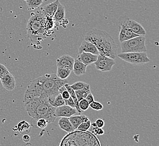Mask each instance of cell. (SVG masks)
I'll list each match as a JSON object with an SVG mask.
<instances>
[{
	"label": "cell",
	"instance_id": "277c9868",
	"mask_svg": "<svg viewBox=\"0 0 159 146\" xmlns=\"http://www.w3.org/2000/svg\"><path fill=\"white\" fill-rule=\"evenodd\" d=\"M46 16L41 9L31 13L27 25L28 38L32 42L39 44L46 38Z\"/></svg>",
	"mask_w": 159,
	"mask_h": 146
},
{
	"label": "cell",
	"instance_id": "9c48e42d",
	"mask_svg": "<svg viewBox=\"0 0 159 146\" xmlns=\"http://www.w3.org/2000/svg\"><path fill=\"white\" fill-rule=\"evenodd\" d=\"M0 80L3 88L9 91H12L16 88V79L10 72L1 76Z\"/></svg>",
	"mask_w": 159,
	"mask_h": 146
},
{
	"label": "cell",
	"instance_id": "74e56055",
	"mask_svg": "<svg viewBox=\"0 0 159 146\" xmlns=\"http://www.w3.org/2000/svg\"><path fill=\"white\" fill-rule=\"evenodd\" d=\"M92 126L93 127V128H94V127H97V125H96L95 122H94L92 123Z\"/></svg>",
	"mask_w": 159,
	"mask_h": 146
},
{
	"label": "cell",
	"instance_id": "52a82bcc",
	"mask_svg": "<svg viewBox=\"0 0 159 146\" xmlns=\"http://www.w3.org/2000/svg\"><path fill=\"white\" fill-rule=\"evenodd\" d=\"M115 63V61L113 58L98 55L97 60L94 64L96 69L102 72H108L112 70Z\"/></svg>",
	"mask_w": 159,
	"mask_h": 146
},
{
	"label": "cell",
	"instance_id": "f546056e",
	"mask_svg": "<svg viewBox=\"0 0 159 146\" xmlns=\"http://www.w3.org/2000/svg\"><path fill=\"white\" fill-rule=\"evenodd\" d=\"M79 106L82 111H86L89 109V104L85 99H83L79 102Z\"/></svg>",
	"mask_w": 159,
	"mask_h": 146
},
{
	"label": "cell",
	"instance_id": "e575fe53",
	"mask_svg": "<svg viewBox=\"0 0 159 146\" xmlns=\"http://www.w3.org/2000/svg\"><path fill=\"white\" fill-rule=\"evenodd\" d=\"M85 100L88 101L89 105L93 102V101H94V98L93 95L92 94V92L89 93V94H88V96L86 97Z\"/></svg>",
	"mask_w": 159,
	"mask_h": 146
},
{
	"label": "cell",
	"instance_id": "5bb4252c",
	"mask_svg": "<svg viewBox=\"0 0 159 146\" xmlns=\"http://www.w3.org/2000/svg\"><path fill=\"white\" fill-rule=\"evenodd\" d=\"M119 27L120 29L119 33V41L120 43L132 39L135 36H139V35L133 33L128 28L120 24Z\"/></svg>",
	"mask_w": 159,
	"mask_h": 146
},
{
	"label": "cell",
	"instance_id": "d4e9b609",
	"mask_svg": "<svg viewBox=\"0 0 159 146\" xmlns=\"http://www.w3.org/2000/svg\"><path fill=\"white\" fill-rule=\"evenodd\" d=\"M44 0H27L26 1L29 9L34 10L39 7L43 2Z\"/></svg>",
	"mask_w": 159,
	"mask_h": 146
},
{
	"label": "cell",
	"instance_id": "ffe728a7",
	"mask_svg": "<svg viewBox=\"0 0 159 146\" xmlns=\"http://www.w3.org/2000/svg\"><path fill=\"white\" fill-rule=\"evenodd\" d=\"M64 86L65 87V88H66V89L67 90V91L68 92L69 94L70 95V97L72 98V100L74 101V104H75V109H76L77 112H78L79 114H81V113L83 112V111L80 109L79 106V101H78L77 99L76 94H75V91L71 88L70 85L69 84L65 83L64 84Z\"/></svg>",
	"mask_w": 159,
	"mask_h": 146
},
{
	"label": "cell",
	"instance_id": "8fae6325",
	"mask_svg": "<svg viewBox=\"0 0 159 146\" xmlns=\"http://www.w3.org/2000/svg\"><path fill=\"white\" fill-rule=\"evenodd\" d=\"M75 58L69 55H64L58 58L56 60L57 67L67 68L72 71Z\"/></svg>",
	"mask_w": 159,
	"mask_h": 146
},
{
	"label": "cell",
	"instance_id": "d6986e66",
	"mask_svg": "<svg viewBox=\"0 0 159 146\" xmlns=\"http://www.w3.org/2000/svg\"><path fill=\"white\" fill-rule=\"evenodd\" d=\"M65 18V9L64 6L59 3L58 6L57 10L55 12V14L53 16L52 19L56 23H61L64 20Z\"/></svg>",
	"mask_w": 159,
	"mask_h": 146
},
{
	"label": "cell",
	"instance_id": "f35d334b",
	"mask_svg": "<svg viewBox=\"0 0 159 146\" xmlns=\"http://www.w3.org/2000/svg\"><path fill=\"white\" fill-rule=\"evenodd\" d=\"M24 1H27V0H24Z\"/></svg>",
	"mask_w": 159,
	"mask_h": 146
},
{
	"label": "cell",
	"instance_id": "44dd1931",
	"mask_svg": "<svg viewBox=\"0 0 159 146\" xmlns=\"http://www.w3.org/2000/svg\"><path fill=\"white\" fill-rule=\"evenodd\" d=\"M31 124L25 120L20 121L19 122L18 125L16 126L17 128V131L22 134L29 133L31 131Z\"/></svg>",
	"mask_w": 159,
	"mask_h": 146
},
{
	"label": "cell",
	"instance_id": "ac0fdd59",
	"mask_svg": "<svg viewBox=\"0 0 159 146\" xmlns=\"http://www.w3.org/2000/svg\"><path fill=\"white\" fill-rule=\"evenodd\" d=\"M68 118L75 129H77L78 127L83 122H86L89 120L87 116L84 115L77 116L72 115Z\"/></svg>",
	"mask_w": 159,
	"mask_h": 146
},
{
	"label": "cell",
	"instance_id": "ba28073f",
	"mask_svg": "<svg viewBox=\"0 0 159 146\" xmlns=\"http://www.w3.org/2000/svg\"><path fill=\"white\" fill-rule=\"evenodd\" d=\"M120 24L128 28L133 33L139 36H145L146 34V32L141 24L129 18L126 19L124 21L120 23Z\"/></svg>",
	"mask_w": 159,
	"mask_h": 146
},
{
	"label": "cell",
	"instance_id": "9a60e30c",
	"mask_svg": "<svg viewBox=\"0 0 159 146\" xmlns=\"http://www.w3.org/2000/svg\"><path fill=\"white\" fill-rule=\"evenodd\" d=\"M82 52H89L94 55H99L98 49L94 46V45L85 40L83 41V42L81 43V45L79 48L78 54H80Z\"/></svg>",
	"mask_w": 159,
	"mask_h": 146
},
{
	"label": "cell",
	"instance_id": "30bf717a",
	"mask_svg": "<svg viewBox=\"0 0 159 146\" xmlns=\"http://www.w3.org/2000/svg\"><path fill=\"white\" fill-rule=\"evenodd\" d=\"M76 113L77 110L75 108H72L66 105L61 106L55 107V115L57 118H70V116L74 115Z\"/></svg>",
	"mask_w": 159,
	"mask_h": 146
},
{
	"label": "cell",
	"instance_id": "1f68e13d",
	"mask_svg": "<svg viewBox=\"0 0 159 146\" xmlns=\"http://www.w3.org/2000/svg\"><path fill=\"white\" fill-rule=\"evenodd\" d=\"M9 72V70H7V69L5 65L0 64V77L3 76V75L6 74Z\"/></svg>",
	"mask_w": 159,
	"mask_h": 146
},
{
	"label": "cell",
	"instance_id": "3957f363",
	"mask_svg": "<svg viewBox=\"0 0 159 146\" xmlns=\"http://www.w3.org/2000/svg\"><path fill=\"white\" fill-rule=\"evenodd\" d=\"M25 102L28 115L36 121L40 119H45L50 124L57 118L55 107L52 106L45 99L34 98Z\"/></svg>",
	"mask_w": 159,
	"mask_h": 146
},
{
	"label": "cell",
	"instance_id": "836d02e7",
	"mask_svg": "<svg viewBox=\"0 0 159 146\" xmlns=\"http://www.w3.org/2000/svg\"><path fill=\"white\" fill-rule=\"evenodd\" d=\"M93 133L96 135H102L104 134V131L101 128L94 127V128H93Z\"/></svg>",
	"mask_w": 159,
	"mask_h": 146
},
{
	"label": "cell",
	"instance_id": "f1b7e54d",
	"mask_svg": "<svg viewBox=\"0 0 159 146\" xmlns=\"http://www.w3.org/2000/svg\"><path fill=\"white\" fill-rule=\"evenodd\" d=\"M89 107H90L92 109L96 111H100L103 109V106L102 104L97 101H93L91 104H90Z\"/></svg>",
	"mask_w": 159,
	"mask_h": 146
},
{
	"label": "cell",
	"instance_id": "5b68a950",
	"mask_svg": "<svg viewBox=\"0 0 159 146\" xmlns=\"http://www.w3.org/2000/svg\"><path fill=\"white\" fill-rule=\"evenodd\" d=\"M146 37L139 36L121 43L122 53L147 52L146 47Z\"/></svg>",
	"mask_w": 159,
	"mask_h": 146
},
{
	"label": "cell",
	"instance_id": "4fadbf2b",
	"mask_svg": "<svg viewBox=\"0 0 159 146\" xmlns=\"http://www.w3.org/2000/svg\"><path fill=\"white\" fill-rule=\"evenodd\" d=\"M60 3L59 0H55V1L46 5L43 7L40 8L42 12L46 17L52 18L58 8V6Z\"/></svg>",
	"mask_w": 159,
	"mask_h": 146
},
{
	"label": "cell",
	"instance_id": "4dcf8cb0",
	"mask_svg": "<svg viewBox=\"0 0 159 146\" xmlns=\"http://www.w3.org/2000/svg\"><path fill=\"white\" fill-rule=\"evenodd\" d=\"M48 124H49V122L46 119H40L36 121V125L37 127L41 129L46 128Z\"/></svg>",
	"mask_w": 159,
	"mask_h": 146
},
{
	"label": "cell",
	"instance_id": "d590c367",
	"mask_svg": "<svg viewBox=\"0 0 159 146\" xmlns=\"http://www.w3.org/2000/svg\"><path fill=\"white\" fill-rule=\"evenodd\" d=\"M95 124L97 125V127L98 128H102L104 125V122L103 120L101 119H98L95 122Z\"/></svg>",
	"mask_w": 159,
	"mask_h": 146
},
{
	"label": "cell",
	"instance_id": "2e32d148",
	"mask_svg": "<svg viewBox=\"0 0 159 146\" xmlns=\"http://www.w3.org/2000/svg\"><path fill=\"white\" fill-rule=\"evenodd\" d=\"M86 67H87L86 65L83 64V62H81L77 58H75V62H74L72 70L74 71L75 74L76 76H80L85 74L86 73Z\"/></svg>",
	"mask_w": 159,
	"mask_h": 146
},
{
	"label": "cell",
	"instance_id": "e0dca14e",
	"mask_svg": "<svg viewBox=\"0 0 159 146\" xmlns=\"http://www.w3.org/2000/svg\"><path fill=\"white\" fill-rule=\"evenodd\" d=\"M58 125L60 128L63 131H64L67 133H70L74 131L75 129L71 124L68 118L62 117L59 120Z\"/></svg>",
	"mask_w": 159,
	"mask_h": 146
},
{
	"label": "cell",
	"instance_id": "8992f818",
	"mask_svg": "<svg viewBox=\"0 0 159 146\" xmlns=\"http://www.w3.org/2000/svg\"><path fill=\"white\" fill-rule=\"evenodd\" d=\"M118 57L130 64L142 65L149 62L150 59L147 56V52H128L120 53Z\"/></svg>",
	"mask_w": 159,
	"mask_h": 146
},
{
	"label": "cell",
	"instance_id": "7402d4cb",
	"mask_svg": "<svg viewBox=\"0 0 159 146\" xmlns=\"http://www.w3.org/2000/svg\"><path fill=\"white\" fill-rule=\"evenodd\" d=\"M90 92H91L90 87L89 84L87 87H85L84 88L77 90V91H75V93L76 94L77 99L79 102L83 99H85L86 97Z\"/></svg>",
	"mask_w": 159,
	"mask_h": 146
},
{
	"label": "cell",
	"instance_id": "83f0119b",
	"mask_svg": "<svg viewBox=\"0 0 159 146\" xmlns=\"http://www.w3.org/2000/svg\"><path fill=\"white\" fill-rule=\"evenodd\" d=\"M91 127V122L90 120L82 122L80 125L77 128L78 131H86L89 130V128Z\"/></svg>",
	"mask_w": 159,
	"mask_h": 146
},
{
	"label": "cell",
	"instance_id": "6da1fadb",
	"mask_svg": "<svg viewBox=\"0 0 159 146\" xmlns=\"http://www.w3.org/2000/svg\"><path fill=\"white\" fill-rule=\"evenodd\" d=\"M65 84L55 74H46L31 81L25 91V102L34 98H41L50 102L59 94V89Z\"/></svg>",
	"mask_w": 159,
	"mask_h": 146
},
{
	"label": "cell",
	"instance_id": "cb8c5ba5",
	"mask_svg": "<svg viewBox=\"0 0 159 146\" xmlns=\"http://www.w3.org/2000/svg\"><path fill=\"white\" fill-rule=\"evenodd\" d=\"M49 104H50L52 106L58 107L64 105L65 102L63 98L61 97V94L59 93L54 99H52L50 102H49Z\"/></svg>",
	"mask_w": 159,
	"mask_h": 146
},
{
	"label": "cell",
	"instance_id": "7a4b0ae2",
	"mask_svg": "<svg viewBox=\"0 0 159 146\" xmlns=\"http://www.w3.org/2000/svg\"><path fill=\"white\" fill-rule=\"evenodd\" d=\"M85 41L92 43L97 47L99 55L115 59L117 56V46L112 36L106 32L93 29L87 32Z\"/></svg>",
	"mask_w": 159,
	"mask_h": 146
},
{
	"label": "cell",
	"instance_id": "8d00e7d4",
	"mask_svg": "<svg viewBox=\"0 0 159 146\" xmlns=\"http://www.w3.org/2000/svg\"><path fill=\"white\" fill-rule=\"evenodd\" d=\"M22 140L25 143H28L31 140V137H30V135H28V134H23L22 137Z\"/></svg>",
	"mask_w": 159,
	"mask_h": 146
},
{
	"label": "cell",
	"instance_id": "4316f807",
	"mask_svg": "<svg viewBox=\"0 0 159 146\" xmlns=\"http://www.w3.org/2000/svg\"><path fill=\"white\" fill-rule=\"evenodd\" d=\"M88 85L89 84L86 83L82 82V81H79V82H77L72 84V85H70V87L74 89V91H77V90L84 88L85 87H87Z\"/></svg>",
	"mask_w": 159,
	"mask_h": 146
},
{
	"label": "cell",
	"instance_id": "d6a6232c",
	"mask_svg": "<svg viewBox=\"0 0 159 146\" xmlns=\"http://www.w3.org/2000/svg\"><path fill=\"white\" fill-rule=\"evenodd\" d=\"M64 100L66 105H68V106L71 107L72 108H75V105L74 104V101L70 97L67 100Z\"/></svg>",
	"mask_w": 159,
	"mask_h": 146
},
{
	"label": "cell",
	"instance_id": "7c38bea8",
	"mask_svg": "<svg viewBox=\"0 0 159 146\" xmlns=\"http://www.w3.org/2000/svg\"><path fill=\"white\" fill-rule=\"evenodd\" d=\"M97 58L98 55H94L89 52H82L78 54L76 58L88 66L90 64H94L97 61Z\"/></svg>",
	"mask_w": 159,
	"mask_h": 146
},
{
	"label": "cell",
	"instance_id": "603a6c76",
	"mask_svg": "<svg viewBox=\"0 0 159 146\" xmlns=\"http://www.w3.org/2000/svg\"><path fill=\"white\" fill-rule=\"evenodd\" d=\"M71 70L68 69L67 68L63 67H58L57 72V76L61 80H65L67 79L71 73Z\"/></svg>",
	"mask_w": 159,
	"mask_h": 146
},
{
	"label": "cell",
	"instance_id": "484cf974",
	"mask_svg": "<svg viewBox=\"0 0 159 146\" xmlns=\"http://www.w3.org/2000/svg\"><path fill=\"white\" fill-rule=\"evenodd\" d=\"M55 21H54L52 17H46V21H45V32L47 36V33L52 31L53 28L54 27Z\"/></svg>",
	"mask_w": 159,
	"mask_h": 146
}]
</instances>
